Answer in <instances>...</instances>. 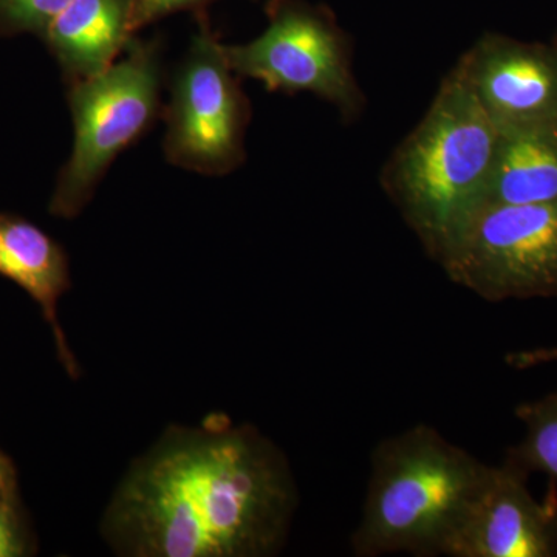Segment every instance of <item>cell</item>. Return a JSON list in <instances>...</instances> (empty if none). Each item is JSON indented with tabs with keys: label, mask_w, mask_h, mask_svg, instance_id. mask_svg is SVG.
<instances>
[{
	"label": "cell",
	"mask_w": 557,
	"mask_h": 557,
	"mask_svg": "<svg viewBox=\"0 0 557 557\" xmlns=\"http://www.w3.org/2000/svg\"><path fill=\"white\" fill-rule=\"evenodd\" d=\"M458 67L498 131L557 116V44L485 35Z\"/></svg>",
	"instance_id": "obj_9"
},
{
	"label": "cell",
	"mask_w": 557,
	"mask_h": 557,
	"mask_svg": "<svg viewBox=\"0 0 557 557\" xmlns=\"http://www.w3.org/2000/svg\"><path fill=\"white\" fill-rule=\"evenodd\" d=\"M525 426L518 446L508 450L507 460L527 474L541 472L557 487V391L516 408Z\"/></svg>",
	"instance_id": "obj_13"
},
{
	"label": "cell",
	"mask_w": 557,
	"mask_h": 557,
	"mask_svg": "<svg viewBox=\"0 0 557 557\" xmlns=\"http://www.w3.org/2000/svg\"><path fill=\"white\" fill-rule=\"evenodd\" d=\"M0 461H2V458H0Z\"/></svg>",
	"instance_id": "obj_18"
},
{
	"label": "cell",
	"mask_w": 557,
	"mask_h": 557,
	"mask_svg": "<svg viewBox=\"0 0 557 557\" xmlns=\"http://www.w3.org/2000/svg\"><path fill=\"white\" fill-rule=\"evenodd\" d=\"M163 39L132 38L124 60L95 78L67 86L72 156L58 174L50 200L54 218L75 219L94 199L113 161L163 115Z\"/></svg>",
	"instance_id": "obj_4"
},
{
	"label": "cell",
	"mask_w": 557,
	"mask_h": 557,
	"mask_svg": "<svg viewBox=\"0 0 557 557\" xmlns=\"http://www.w3.org/2000/svg\"><path fill=\"white\" fill-rule=\"evenodd\" d=\"M163 119L164 157L172 166L223 177L244 163L251 104L205 17L174 70Z\"/></svg>",
	"instance_id": "obj_6"
},
{
	"label": "cell",
	"mask_w": 557,
	"mask_h": 557,
	"mask_svg": "<svg viewBox=\"0 0 557 557\" xmlns=\"http://www.w3.org/2000/svg\"><path fill=\"white\" fill-rule=\"evenodd\" d=\"M269 27L248 44L225 46L231 69L269 91L313 94L346 120L361 112L362 95L343 32L322 10L298 0H271Z\"/></svg>",
	"instance_id": "obj_7"
},
{
	"label": "cell",
	"mask_w": 557,
	"mask_h": 557,
	"mask_svg": "<svg viewBox=\"0 0 557 557\" xmlns=\"http://www.w3.org/2000/svg\"><path fill=\"white\" fill-rule=\"evenodd\" d=\"M0 276L20 285L39 304L53 329L62 364L76 379L78 364L57 314L58 300L72 287L64 248L28 220L0 212Z\"/></svg>",
	"instance_id": "obj_11"
},
{
	"label": "cell",
	"mask_w": 557,
	"mask_h": 557,
	"mask_svg": "<svg viewBox=\"0 0 557 557\" xmlns=\"http://www.w3.org/2000/svg\"><path fill=\"white\" fill-rule=\"evenodd\" d=\"M556 201L557 116L500 131L493 174L482 203Z\"/></svg>",
	"instance_id": "obj_12"
},
{
	"label": "cell",
	"mask_w": 557,
	"mask_h": 557,
	"mask_svg": "<svg viewBox=\"0 0 557 557\" xmlns=\"http://www.w3.org/2000/svg\"><path fill=\"white\" fill-rule=\"evenodd\" d=\"M557 362V347L533 348L507 355V364L515 369H531Z\"/></svg>",
	"instance_id": "obj_17"
},
{
	"label": "cell",
	"mask_w": 557,
	"mask_h": 557,
	"mask_svg": "<svg viewBox=\"0 0 557 557\" xmlns=\"http://www.w3.org/2000/svg\"><path fill=\"white\" fill-rule=\"evenodd\" d=\"M485 468L426 424L383 440L351 536L355 555L443 556Z\"/></svg>",
	"instance_id": "obj_3"
},
{
	"label": "cell",
	"mask_w": 557,
	"mask_h": 557,
	"mask_svg": "<svg viewBox=\"0 0 557 557\" xmlns=\"http://www.w3.org/2000/svg\"><path fill=\"white\" fill-rule=\"evenodd\" d=\"M528 478L509 460L500 467L486 465L443 556H557V487L537 500L528 490Z\"/></svg>",
	"instance_id": "obj_8"
},
{
	"label": "cell",
	"mask_w": 557,
	"mask_h": 557,
	"mask_svg": "<svg viewBox=\"0 0 557 557\" xmlns=\"http://www.w3.org/2000/svg\"><path fill=\"white\" fill-rule=\"evenodd\" d=\"M134 35L131 0H72L51 22L42 40L69 86L112 67Z\"/></svg>",
	"instance_id": "obj_10"
},
{
	"label": "cell",
	"mask_w": 557,
	"mask_h": 557,
	"mask_svg": "<svg viewBox=\"0 0 557 557\" xmlns=\"http://www.w3.org/2000/svg\"><path fill=\"white\" fill-rule=\"evenodd\" d=\"M435 260L454 284L487 302L557 298V201L482 203Z\"/></svg>",
	"instance_id": "obj_5"
},
{
	"label": "cell",
	"mask_w": 557,
	"mask_h": 557,
	"mask_svg": "<svg viewBox=\"0 0 557 557\" xmlns=\"http://www.w3.org/2000/svg\"><path fill=\"white\" fill-rule=\"evenodd\" d=\"M72 0H0V36L33 33L42 39L54 17Z\"/></svg>",
	"instance_id": "obj_14"
},
{
	"label": "cell",
	"mask_w": 557,
	"mask_h": 557,
	"mask_svg": "<svg viewBox=\"0 0 557 557\" xmlns=\"http://www.w3.org/2000/svg\"><path fill=\"white\" fill-rule=\"evenodd\" d=\"M24 553V544L14 512L0 500V557H16Z\"/></svg>",
	"instance_id": "obj_16"
},
{
	"label": "cell",
	"mask_w": 557,
	"mask_h": 557,
	"mask_svg": "<svg viewBox=\"0 0 557 557\" xmlns=\"http://www.w3.org/2000/svg\"><path fill=\"white\" fill-rule=\"evenodd\" d=\"M214 0H131V20L134 32L183 10L201 11Z\"/></svg>",
	"instance_id": "obj_15"
},
{
	"label": "cell",
	"mask_w": 557,
	"mask_h": 557,
	"mask_svg": "<svg viewBox=\"0 0 557 557\" xmlns=\"http://www.w3.org/2000/svg\"><path fill=\"white\" fill-rule=\"evenodd\" d=\"M298 487L259 429L218 413L170 426L123 475L101 534L124 557H270L287 541Z\"/></svg>",
	"instance_id": "obj_1"
},
{
	"label": "cell",
	"mask_w": 557,
	"mask_h": 557,
	"mask_svg": "<svg viewBox=\"0 0 557 557\" xmlns=\"http://www.w3.org/2000/svg\"><path fill=\"white\" fill-rule=\"evenodd\" d=\"M498 139L500 131L457 64L388 160L384 189L432 258L485 199Z\"/></svg>",
	"instance_id": "obj_2"
}]
</instances>
